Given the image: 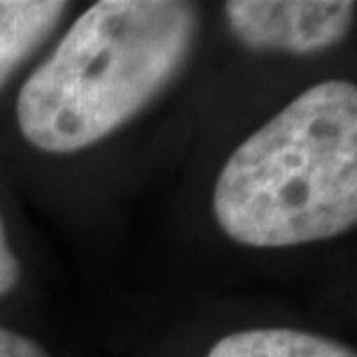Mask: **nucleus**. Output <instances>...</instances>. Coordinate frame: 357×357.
Listing matches in <instances>:
<instances>
[{
    "instance_id": "1",
    "label": "nucleus",
    "mask_w": 357,
    "mask_h": 357,
    "mask_svg": "<svg viewBox=\"0 0 357 357\" xmlns=\"http://www.w3.org/2000/svg\"><path fill=\"white\" fill-rule=\"evenodd\" d=\"M213 213L230 239L285 248L357 220V89L320 82L283 107L220 169Z\"/></svg>"
},
{
    "instance_id": "2",
    "label": "nucleus",
    "mask_w": 357,
    "mask_h": 357,
    "mask_svg": "<svg viewBox=\"0 0 357 357\" xmlns=\"http://www.w3.org/2000/svg\"><path fill=\"white\" fill-rule=\"evenodd\" d=\"M195 38L190 3L100 0L24 84L21 132L47 153H75L105 139L167 86Z\"/></svg>"
},
{
    "instance_id": "3",
    "label": "nucleus",
    "mask_w": 357,
    "mask_h": 357,
    "mask_svg": "<svg viewBox=\"0 0 357 357\" xmlns=\"http://www.w3.org/2000/svg\"><path fill=\"white\" fill-rule=\"evenodd\" d=\"M353 0H230L227 24L241 45L258 52L313 54L348 35Z\"/></svg>"
},
{
    "instance_id": "4",
    "label": "nucleus",
    "mask_w": 357,
    "mask_h": 357,
    "mask_svg": "<svg viewBox=\"0 0 357 357\" xmlns=\"http://www.w3.org/2000/svg\"><path fill=\"white\" fill-rule=\"evenodd\" d=\"M66 10L68 3L56 0H0V86L49 38Z\"/></svg>"
},
{
    "instance_id": "5",
    "label": "nucleus",
    "mask_w": 357,
    "mask_h": 357,
    "mask_svg": "<svg viewBox=\"0 0 357 357\" xmlns=\"http://www.w3.org/2000/svg\"><path fill=\"white\" fill-rule=\"evenodd\" d=\"M206 357H355V351L290 327H260L216 341Z\"/></svg>"
},
{
    "instance_id": "6",
    "label": "nucleus",
    "mask_w": 357,
    "mask_h": 357,
    "mask_svg": "<svg viewBox=\"0 0 357 357\" xmlns=\"http://www.w3.org/2000/svg\"><path fill=\"white\" fill-rule=\"evenodd\" d=\"M19 276H21L19 260L12 251L10 239H7V232H5V225H3V218H0V297L17 288Z\"/></svg>"
},
{
    "instance_id": "7",
    "label": "nucleus",
    "mask_w": 357,
    "mask_h": 357,
    "mask_svg": "<svg viewBox=\"0 0 357 357\" xmlns=\"http://www.w3.org/2000/svg\"><path fill=\"white\" fill-rule=\"evenodd\" d=\"M0 357H49L38 341L0 327Z\"/></svg>"
}]
</instances>
